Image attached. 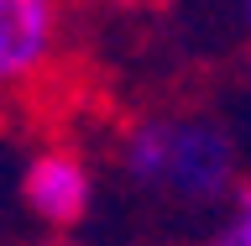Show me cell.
Wrapping results in <instances>:
<instances>
[{
  "mask_svg": "<svg viewBox=\"0 0 251 246\" xmlns=\"http://www.w3.org/2000/svg\"><path fill=\"white\" fill-rule=\"evenodd\" d=\"M16 204L47 236H74L94 210V163L68 141H37L16 168Z\"/></svg>",
  "mask_w": 251,
  "mask_h": 246,
  "instance_id": "cell-2",
  "label": "cell"
},
{
  "mask_svg": "<svg viewBox=\"0 0 251 246\" xmlns=\"http://www.w3.org/2000/svg\"><path fill=\"white\" fill-rule=\"evenodd\" d=\"M42 246H84V241H78V236H47Z\"/></svg>",
  "mask_w": 251,
  "mask_h": 246,
  "instance_id": "cell-5",
  "label": "cell"
},
{
  "mask_svg": "<svg viewBox=\"0 0 251 246\" xmlns=\"http://www.w3.org/2000/svg\"><path fill=\"white\" fill-rule=\"evenodd\" d=\"M0 246H5V241H0Z\"/></svg>",
  "mask_w": 251,
  "mask_h": 246,
  "instance_id": "cell-8",
  "label": "cell"
},
{
  "mask_svg": "<svg viewBox=\"0 0 251 246\" xmlns=\"http://www.w3.org/2000/svg\"><path fill=\"white\" fill-rule=\"evenodd\" d=\"M246 31H251V0H246Z\"/></svg>",
  "mask_w": 251,
  "mask_h": 246,
  "instance_id": "cell-7",
  "label": "cell"
},
{
  "mask_svg": "<svg viewBox=\"0 0 251 246\" xmlns=\"http://www.w3.org/2000/svg\"><path fill=\"white\" fill-rule=\"evenodd\" d=\"M115 5H157V0H115Z\"/></svg>",
  "mask_w": 251,
  "mask_h": 246,
  "instance_id": "cell-6",
  "label": "cell"
},
{
  "mask_svg": "<svg viewBox=\"0 0 251 246\" xmlns=\"http://www.w3.org/2000/svg\"><path fill=\"white\" fill-rule=\"evenodd\" d=\"M121 178L141 199H157L168 210H220L230 204L241 178V147L225 131L220 115L204 110H152L121 131L115 147Z\"/></svg>",
  "mask_w": 251,
  "mask_h": 246,
  "instance_id": "cell-1",
  "label": "cell"
},
{
  "mask_svg": "<svg viewBox=\"0 0 251 246\" xmlns=\"http://www.w3.org/2000/svg\"><path fill=\"white\" fill-rule=\"evenodd\" d=\"M68 0H0V100L37 94L58 74Z\"/></svg>",
  "mask_w": 251,
  "mask_h": 246,
  "instance_id": "cell-3",
  "label": "cell"
},
{
  "mask_svg": "<svg viewBox=\"0 0 251 246\" xmlns=\"http://www.w3.org/2000/svg\"><path fill=\"white\" fill-rule=\"evenodd\" d=\"M204 246H251V178H246V189L225 204V215H220L215 231L204 236Z\"/></svg>",
  "mask_w": 251,
  "mask_h": 246,
  "instance_id": "cell-4",
  "label": "cell"
}]
</instances>
